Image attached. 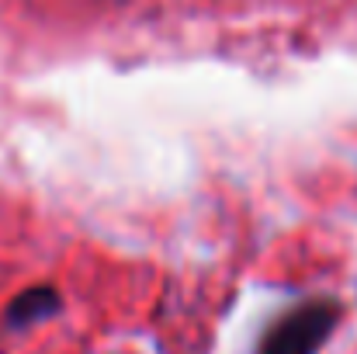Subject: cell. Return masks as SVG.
Instances as JSON below:
<instances>
[{"label":"cell","instance_id":"obj_1","mask_svg":"<svg viewBox=\"0 0 357 354\" xmlns=\"http://www.w3.org/2000/svg\"><path fill=\"white\" fill-rule=\"evenodd\" d=\"M337 320H340L337 302L330 299L302 302L267 327L257 354H319V348L330 341Z\"/></svg>","mask_w":357,"mask_h":354},{"label":"cell","instance_id":"obj_2","mask_svg":"<svg viewBox=\"0 0 357 354\" xmlns=\"http://www.w3.org/2000/svg\"><path fill=\"white\" fill-rule=\"evenodd\" d=\"M59 306H63V299L56 295V288L35 285V288L21 292L17 299H10V306H7V313H3V323H7L10 330H24V327H31V323H42V320L56 316Z\"/></svg>","mask_w":357,"mask_h":354}]
</instances>
